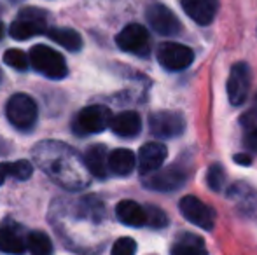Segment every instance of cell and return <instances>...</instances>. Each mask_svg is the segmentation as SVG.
<instances>
[{
    "mask_svg": "<svg viewBox=\"0 0 257 255\" xmlns=\"http://www.w3.org/2000/svg\"><path fill=\"white\" fill-rule=\"evenodd\" d=\"M28 62L34 67V70L49 79H63L68 72L63 56L44 44H37L30 49Z\"/></svg>",
    "mask_w": 257,
    "mask_h": 255,
    "instance_id": "6da1fadb",
    "label": "cell"
},
{
    "mask_svg": "<svg viewBox=\"0 0 257 255\" xmlns=\"http://www.w3.org/2000/svg\"><path fill=\"white\" fill-rule=\"evenodd\" d=\"M110 109H107L105 105H89L77 114L72 128L79 136L96 135V133H102L110 126Z\"/></svg>",
    "mask_w": 257,
    "mask_h": 255,
    "instance_id": "7a4b0ae2",
    "label": "cell"
},
{
    "mask_svg": "<svg viewBox=\"0 0 257 255\" xmlns=\"http://www.w3.org/2000/svg\"><path fill=\"white\" fill-rule=\"evenodd\" d=\"M6 114L9 123L18 129H30L37 121V103L25 93L13 95L7 102Z\"/></svg>",
    "mask_w": 257,
    "mask_h": 255,
    "instance_id": "3957f363",
    "label": "cell"
},
{
    "mask_svg": "<svg viewBox=\"0 0 257 255\" xmlns=\"http://www.w3.org/2000/svg\"><path fill=\"white\" fill-rule=\"evenodd\" d=\"M46 32V13L35 7H27L20 13L18 20L11 25L9 34L16 41H27L34 35Z\"/></svg>",
    "mask_w": 257,
    "mask_h": 255,
    "instance_id": "277c9868",
    "label": "cell"
},
{
    "mask_svg": "<svg viewBox=\"0 0 257 255\" xmlns=\"http://www.w3.org/2000/svg\"><path fill=\"white\" fill-rule=\"evenodd\" d=\"M117 46L126 53L139 56H147L151 53V37L146 27L139 23H132L124 27L115 37Z\"/></svg>",
    "mask_w": 257,
    "mask_h": 255,
    "instance_id": "5b68a950",
    "label": "cell"
},
{
    "mask_svg": "<svg viewBox=\"0 0 257 255\" xmlns=\"http://www.w3.org/2000/svg\"><path fill=\"white\" fill-rule=\"evenodd\" d=\"M194 60V53L191 48L177 42H165L158 48V62L165 70L180 72L186 70Z\"/></svg>",
    "mask_w": 257,
    "mask_h": 255,
    "instance_id": "8992f818",
    "label": "cell"
},
{
    "mask_svg": "<svg viewBox=\"0 0 257 255\" xmlns=\"http://www.w3.org/2000/svg\"><path fill=\"white\" fill-rule=\"evenodd\" d=\"M179 208L186 220L205 229V231H212L213 225H215V213H213V210L201 199H198L196 196L182 197L179 203Z\"/></svg>",
    "mask_w": 257,
    "mask_h": 255,
    "instance_id": "52a82bcc",
    "label": "cell"
},
{
    "mask_svg": "<svg viewBox=\"0 0 257 255\" xmlns=\"http://www.w3.org/2000/svg\"><path fill=\"white\" fill-rule=\"evenodd\" d=\"M250 68H248L247 63L240 62L231 67L229 79H227V98H229L231 105H243L248 96V91H250Z\"/></svg>",
    "mask_w": 257,
    "mask_h": 255,
    "instance_id": "ba28073f",
    "label": "cell"
},
{
    "mask_svg": "<svg viewBox=\"0 0 257 255\" xmlns=\"http://www.w3.org/2000/svg\"><path fill=\"white\" fill-rule=\"evenodd\" d=\"M147 21H149L151 28L159 35H166L172 37L182 32V23L177 20V16L173 14V11H170L163 4H153L147 7Z\"/></svg>",
    "mask_w": 257,
    "mask_h": 255,
    "instance_id": "9c48e42d",
    "label": "cell"
},
{
    "mask_svg": "<svg viewBox=\"0 0 257 255\" xmlns=\"http://www.w3.org/2000/svg\"><path fill=\"white\" fill-rule=\"evenodd\" d=\"M149 128L158 138H175L186 129V119L179 112H156L149 117Z\"/></svg>",
    "mask_w": 257,
    "mask_h": 255,
    "instance_id": "30bf717a",
    "label": "cell"
},
{
    "mask_svg": "<svg viewBox=\"0 0 257 255\" xmlns=\"http://www.w3.org/2000/svg\"><path fill=\"white\" fill-rule=\"evenodd\" d=\"M186 178L187 175L184 173V170L177 166H168L165 170H156L154 173H151V177L146 180V187L159 192L175 191L186 184Z\"/></svg>",
    "mask_w": 257,
    "mask_h": 255,
    "instance_id": "8fae6325",
    "label": "cell"
},
{
    "mask_svg": "<svg viewBox=\"0 0 257 255\" xmlns=\"http://www.w3.org/2000/svg\"><path fill=\"white\" fill-rule=\"evenodd\" d=\"M166 154H168L166 147L159 142H151L142 145L139 150V157H137L140 173L151 175L156 170H159L163 166V163H165Z\"/></svg>",
    "mask_w": 257,
    "mask_h": 255,
    "instance_id": "7c38bea8",
    "label": "cell"
},
{
    "mask_svg": "<svg viewBox=\"0 0 257 255\" xmlns=\"http://www.w3.org/2000/svg\"><path fill=\"white\" fill-rule=\"evenodd\" d=\"M182 9L198 25H210L219 9V0H182Z\"/></svg>",
    "mask_w": 257,
    "mask_h": 255,
    "instance_id": "4fadbf2b",
    "label": "cell"
},
{
    "mask_svg": "<svg viewBox=\"0 0 257 255\" xmlns=\"http://www.w3.org/2000/svg\"><path fill=\"white\" fill-rule=\"evenodd\" d=\"M112 131L117 136H122V138H133L140 133L142 129V119L137 112H121L117 116H114L110 119V126Z\"/></svg>",
    "mask_w": 257,
    "mask_h": 255,
    "instance_id": "5bb4252c",
    "label": "cell"
},
{
    "mask_svg": "<svg viewBox=\"0 0 257 255\" xmlns=\"http://www.w3.org/2000/svg\"><path fill=\"white\" fill-rule=\"evenodd\" d=\"M115 215L122 224L130 225V227H142L146 225V208L142 204L135 203L132 199H124L117 203L115 206Z\"/></svg>",
    "mask_w": 257,
    "mask_h": 255,
    "instance_id": "9a60e30c",
    "label": "cell"
},
{
    "mask_svg": "<svg viewBox=\"0 0 257 255\" xmlns=\"http://www.w3.org/2000/svg\"><path fill=\"white\" fill-rule=\"evenodd\" d=\"M135 164H137V157L130 149H115L114 152L108 154V159H107L108 171L117 175V177L130 175L135 170Z\"/></svg>",
    "mask_w": 257,
    "mask_h": 255,
    "instance_id": "2e32d148",
    "label": "cell"
},
{
    "mask_svg": "<svg viewBox=\"0 0 257 255\" xmlns=\"http://www.w3.org/2000/svg\"><path fill=\"white\" fill-rule=\"evenodd\" d=\"M107 147L105 145H91L84 154V163L88 166L89 173L96 178H107L108 166H107Z\"/></svg>",
    "mask_w": 257,
    "mask_h": 255,
    "instance_id": "e0dca14e",
    "label": "cell"
},
{
    "mask_svg": "<svg viewBox=\"0 0 257 255\" xmlns=\"http://www.w3.org/2000/svg\"><path fill=\"white\" fill-rule=\"evenodd\" d=\"M229 197L238 204L241 211L248 217H255L257 215V191L245 184H236L231 187Z\"/></svg>",
    "mask_w": 257,
    "mask_h": 255,
    "instance_id": "ac0fdd59",
    "label": "cell"
},
{
    "mask_svg": "<svg viewBox=\"0 0 257 255\" xmlns=\"http://www.w3.org/2000/svg\"><path fill=\"white\" fill-rule=\"evenodd\" d=\"M172 255H208L203 239L191 232H184L172 246Z\"/></svg>",
    "mask_w": 257,
    "mask_h": 255,
    "instance_id": "d6986e66",
    "label": "cell"
},
{
    "mask_svg": "<svg viewBox=\"0 0 257 255\" xmlns=\"http://www.w3.org/2000/svg\"><path fill=\"white\" fill-rule=\"evenodd\" d=\"M0 250L9 255H23L27 250V243L14 227L2 225L0 227Z\"/></svg>",
    "mask_w": 257,
    "mask_h": 255,
    "instance_id": "ffe728a7",
    "label": "cell"
},
{
    "mask_svg": "<svg viewBox=\"0 0 257 255\" xmlns=\"http://www.w3.org/2000/svg\"><path fill=\"white\" fill-rule=\"evenodd\" d=\"M46 34L53 42L60 44L68 51H79L82 48V37L72 28H49L46 30Z\"/></svg>",
    "mask_w": 257,
    "mask_h": 255,
    "instance_id": "44dd1931",
    "label": "cell"
},
{
    "mask_svg": "<svg viewBox=\"0 0 257 255\" xmlns=\"http://www.w3.org/2000/svg\"><path fill=\"white\" fill-rule=\"evenodd\" d=\"M34 173V166L30 161H14V163H0V185L7 180L9 177L16 178V180H28Z\"/></svg>",
    "mask_w": 257,
    "mask_h": 255,
    "instance_id": "7402d4cb",
    "label": "cell"
},
{
    "mask_svg": "<svg viewBox=\"0 0 257 255\" xmlns=\"http://www.w3.org/2000/svg\"><path fill=\"white\" fill-rule=\"evenodd\" d=\"M27 246L34 255H49L53 252V243L48 234L41 231H34L28 234Z\"/></svg>",
    "mask_w": 257,
    "mask_h": 255,
    "instance_id": "603a6c76",
    "label": "cell"
},
{
    "mask_svg": "<svg viewBox=\"0 0 257 255\" xmlns=\"http://www.w3.org/2000/svg\"><path fill=\"white\" fill-rule=\"evenodd\" d=\"M4 63L7 67L14 68V70H27L30 67L28 56L21 49H7L6 55H4Z\"/></svg>",
    "mask_w": 257,
    "mask_h": 255,
    "instance_id": "cb8c5ba5",
    "label": "cell"
},
{
    "mask_svg": "<svg viewBox=\"0 0 257 255\" xmlns=\"http://www.w3.org/2000/svg\"><path fill=\"white\" fill-rule=\"evenodd\" d=\"M206 184L212 191L219 192L222 191L224 184H226V173H224V168L220 164H212L206 173Z\"/></svg>",
    "mask_w": 257,
    "mask_h": 255,
    "instance_id": "d4e9b609",
    "label": "cell"
},
{
    "mask_svg": "<svg viewBox=\"0 0 257 255\" xmlns=\"http://www.w3.org/2000/svg\"><path fill=\"white\" fill-rule=\"evenodd\" d=\"M146 208V224L151 225V227L161 229L168 224V217L165 215V211L158 206H144Z\"/></svg>",
    "mask_w": 257,
    "mask_h": 255,
    "instance_id": "484cf974",
    "label": "cell"
},
{
    "mask_svg": "<svg viewBox=\"0 0 257 255\" xmlns=\"http://www.w3.org/2000/svg\"><path fill=\"white\" fill-rule=\"evenodd\" d=\"M135 252H137L135 239L124 236V238H119L117 241L114 243L110 255H135Z\"/></svg>",
    "mask_w": 257,
    "mask_h": 255,
    "instance_id": "4316f807",
    "label": "cell"
},
{
    "mask_svg": "<svg viewBox=\"0 0 257 255\" xmlns=\"http://www.w3.org/2000/svg\"><path fill=\"white\" fill-rule=\"evenodd\" d=\"M243 143H245V147L250 150V152L257 154V126L247 128L245 136H243Z\"/></svg>",
    "mask_w": 257,
    "mask_h": 255,
    "instance_id": "83f0119b",
    "label": "cell"
},
{
    "mask_svg": "<svg viewBox=\"0 0 257 255\" xmlns=\"http://www.w3.org/2000/svg\"><path fill=\"white\" fill-rule=\"evenodd\" d=\"M243 123L247 124V128L257 126V95H255V103H254V109L250 110V114H247L243 119ZM245 128V129H247Z\"/></svg>",
    "mask_w": 257,
    "mask_h": 255,
    "instance_id": "f1b7e54d",
    "label": "cell"
},
{
    "mask_svg": "<svg viewBox=\"0 0 257 255\" xmlns=\"http://www.w3.org/2000/svg\"><path fill=\"white\" fill-rule=\"evenodd\" d=\"M234 161H236L238 164H243V166H247V164L252 163V157L248 156V154H236V156H234Z\"/></svg>",
    "mask_w": 257,
    "mask_h": 255,
    "instance_id": "f546056e",
    "label": "cell"
},
{
    "mask_svg": "<svg viewBox=\"0 0 257 255\" xmlns=\"http://www.w3.org/2000/svg\"><path fill=\"white\" fill-rule=\"evenodd\" d=\"M4 32H6V28H4V23L0 21V39L4 37Z\"/></svg>",
    "mask_w": 257,
    "mask_h": 255,
    "instance_id": "4dcf8cb0",
    "label": "cell"
}]
</instances>
